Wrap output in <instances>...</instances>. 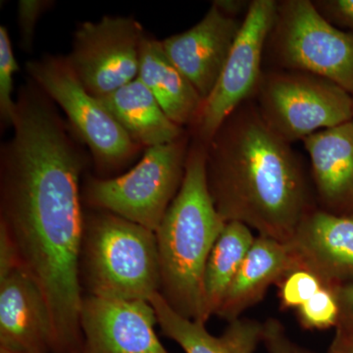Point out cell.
Here are the masks:
<instances>
[{"label":"cell","mask_w":353,"mask_h":353,"mask_svg":"<svg viewBox=\"0 0 353 353\" xmlns=\"http://www.w3.org/2000/svg\"><path fill=\"white\" fill-rule=\"evenodd\" d=\"M0 353H16V352H6V350H0Z\"/></svg>","instance_id":"obj_31"},{"label":"cell","mask_w":353,"mask_h":353,"mask_svg":"<svg viewBox=\"0 0 353 353\" xmlns=\"http://www.w3.org/2000/svg\"><path fill=\"white\" fill-rule=\"evenodd\" d=\"M296 269L287 243L257 234L216 316L228 323L238 319L264 299L272 285Z\"/></svg>","instance_id":"obj_16"},{"label":"cell","mask_w":353,"mask_h":353,"mask_svg":"<svg viewBox=\"0 0 353 353\" xmlns=\"http://www.w3.org/2000/svg\"><path fill=\"white\" fill-rule=\"evenodd\" d=\"M82 353H170L155 333L150 301L83 296L80 313Z\"/></svg>","instance_id":"obj_11"},{"label":"cell","mask_w":353,"mask_h":353,"mask_svg":"<svg viewBox=\"0 0 353 353\" xmlns=\"http://www.w3.org/2000/svg\"><path fill=\"white\" fill-rule=\"evenodd\" d=\"M299 269L328 287L353 281V217L316 208L304 216L288 241Z\"/></svg>","instance_id":"obj_13"},{"label":"cell","mask_w":353,"mask_h":353,"mask_svg":"<svg viewBox=\"0 0 353 353\" xmlns=\"http://www.w3.org/2000/svg\"><path fill=\"white\" fill-rule=\"evenodd\" d=\"M263 343L267 353H315L290 339L282 322L270 318L263 323Z\"/></svg>","instance_id":"obj_25"},{"label":"cell","mask_w":353,"mask_h":353,"mask_svg":"<svg viewBox=\"0 0 353 353\" xmlns=\"http://www.w3.org/2000/svg\"><path fill=\"white\" fill-rule=\"evenodd\" d=\"M328 353H353V332L336 328Z\"/></svg>","instance_id":"obj_29"},{"label":"cell","mask_w":353,"mask_h":353,"mask_svg":"<svg viewBox=\"0 0 353 353\" xmlns=\"http://www.w3.org/2000/svg\"><path fill=\"white\" fill-rule=\"evenodd\" d=\"M253 99L267 126L290 143L353 119V95L305 72L263 71Z\"/></svg>","instance_id":"obj_7"},{"label":"cell","mask_w":353,"mask_h":353,"mask_svg":"<svg viewBox=\"0 0 353 353\" xmlns=\"http://www.w3.org/2000/svg\"><path fill=\"white\" fill-rule=\"evenodd\" d=\"M278 1L253 0L243 17L217 83L203 101L192 127L194 138L208 145L225 120L259 88L267 39L277 12Z\"/></svg>","instance_id":"obj_9"},{"label":"cell","mask_w":353,"mask_h":353,"mask_svg":"<svg viewBox=\"0 0 353 353\" xmlns=\"http://www.w3.org/2000/svg\"><path fill=\"white\" fill-rule=\"evenodd\" d=\"M243 21L212 4L194 27L161 41L172 63L189 79L203 101L219 80Z\"/></svg>","instance_id":"obj_12"},{"label":"cell","mask_w":353,"mask_h":353,"mask_svg":"<svg viewBox=\"0 0 353 353\" xmlns=\"http://www.w3.org/2000/svg\"><path fill=\"white\" fill-rule=\"evenodd\" d=\"M30 79L63 110L77 137L90 148L101 172L131 161L139 145L97 97L83 88L66 57H46L26 63Z\"/></svg>","instance_id":"obj_8"},{"label":"cell","mask_w":353,"mask_h":353,"mask_svg":"<svg viewBox=\"0 0 353 353\" xmlns=\"http://www.w3.org/2000/svg\"><path fill=\"white\" fill-rule=\"evenodd\" d=\"M52 326L41 290L19 268L0 281V350L51 353Z\"/></svg>","instance_id":"obj_14"},{"label":"cell","mask_w":353,"mask_h":353,"mask_svg":"<svg viewBox=\"0 0 353 353\" xmlns=\"http://www.w3.org/2000/svg\"><path fill=\"white\" fill-rule=\"evenodd\" d=\"M145 34L134 18L105 16L80 25L66 58L83 88L101 99L138 78Z\"/></svg>","instance_id":"obj_10"},{"label":"cell","mask_w":353,"mask_h":353,"mask_svg":"<svg viewBox=\"0 0 353 353\" xmlns=\"http://www.w3.org/2000/svg\"><path fill=\"white\" fill-rule=\"evenodd\" d=\"M318 208L353 217V119L303 139Z\"/></svg>","instance_id":"obj_15"},{"label":"cell","mask_w":353,"mask_h":353,"mask_svg":"<svg viewBox=\"0 0 353 353\" xmlns=\"http://www.w3.org/2000/svg\"><path fill=\"white\" fill-rule=\"evenodd\" d=\"M19 70L6 27H0V118L4 126H12L16 116L13 99L14 74Z\"/></svg>","instance_id":"obj_22"},{"label":"cell","mask_w":353,"mask_h":353,"mask_svg":"<svg viewBox=\"0 0 353 353\" xmlns=\"http://www.w3.org/2000/svg\"><path fill=\"white\" fill-rule=\"evenodd\" d=\"M92 296L150 301L160 292L157 234L99 211L85 221L82 255Z\"/></svg>","instance_id":"obj_4"},{"label":"cell","mask_w":353,"mask_h":353,"mask_svg":"<svg viewBox=\"0 0 353 353\" xmlns=\"http://www.w3.org/2000/svg\"><path fill=\"white\" fill-rule=\"evenodd\" d=\"M50 6L51 1L46 0H21L18 3L21 46L27 52L32 50L39 17Z\"/></svg>","instance_id":"obj_24"},{"label":"cell","mask_w":353,"mask_h":353,"mask_svg":"<svg viewBox=\"0 0 353 353\" xmlns=\"http://www.w3.org/2000/svg\"><path fill=\"white\" fill-rule=\"evenodd\" d=\"M324 285L311 272L303 269L290 272L277 285L281 309L289 310L301 307Z\"/></svg>","instance_id":"obj_23"},{"label":"cell","mask_w":353,"mask_h":353,"mask_svg":"<svg viewBox=\"0 0 353 353\" xmlns=\"http://www.w3.org/2000/svg\"><path fill=\"white\" fill-rule=\"evenodd\" d=\"M333 288L340 306V320L336 328L353 332V281Z\"/></svg>","instance_id":"obj_28"},{"label":"cell","mask_w":353,"mask_h":353,"mask_svg":"<svg viewBox=\"0 0 353 353\" xmlns=\"http://www.w3.org/2000/svg\"><path fill=\"white\" fill-rule=\"evenodd\" d=\"M265 50L281 70L322 77L353 95V31H343L310 0L278 1Z\"/></svg>","instance_id":"obj_5"},{"label":"cell","mask_w":353,"mask_h":353,"mask_svg":"<svg viewBox=\"0 0 353 353\" xmlns=\"http://www.w3.org/2000/svg\"><path fill=\"white\" fill-rule=\"evenodd\" d=\"M80 143L61 117L34 112L17 120L0 150V225L48 304L51 353H81L83 345Z\"/></svg>","instance_id":"obj_1"},{"label":"cell","mask_w":353,"mask_h":353,"mask_svg":"<svg viewBox=\"0 0 353 353\" xmlns=\"http://www.w3.org/2000/svg\"><path fill=\"white\" fill-rule=\"evenodd\" d=\"M138 78L154 95L172 122L192 126L203 99L165 53L161 41L145 34L139 51Z\"/></svg>","instance_id":"obj_18"},{"label":"cell","mask_w":353,"mask_h":353,"mask_svg":"<svg viewBox=\"0 0 353 353\" xmlns=\"http://www.w3.org/2000/svg\"><path fill=\"white\" fill-rule=\"evenodd\" d=\"M299 324L305 330L336 328L340 306L333 287L324 285L310 299L296 309Z\"/></svg>","instance_id":"obj_21"},{"label":"cell","mask_w":353,"mask_h":353,"mask_svg":"<svg viewBox=\"0 0 353 353\" xmlns=\"http://www.w3.org/2000/svg\"><path fill=\"white\" fill-rule=\"evenodd\" d=\"M189 146L185 136L166 145L150 146L124 175L88 179L85 201L157 232L182 185Z\"/></svg>","instance_id":"obj_6"},{"label":"cell","mask_w":353,"mask_h":353,"mask_svg":"<svg viewBox=\"0 0 353 353\" xmlns=\"http://www.w3.org/2000/svg\"><path fill=\"white\" fill-rule=\"evenodd\" d=\"M157 323L165 336L175 341L185 353H255L263 341V323L240 317L229 322L219 336L205 324L187 319L176 312L159 292L150 297Z\"/></svg>","instance_id":"obj_17"},{"label":"cell","mask_w":353,"mask_h":353,"mask_svg":"<svg viewBox=\"0 0 353 353\" xmlns=\"http://www.w3.org/2000/svg\"><path fill=\"white\" fill-rule=\"evenodd\" d=\"M97 99L139 145H166L185 136L139 78Z\"/></svg>","instance_id":"obj_19"},{"label":"cell","mask_w":353,"mask_h":353,"mask_svg":"<svg viewBox=\"0 0 353 353\" xmlns=\"http://www.w3.org/2000/svg\"><path fill=\"white\" fill-rule=\"evenodd\" d=\"M205 148L209 192L225 222L288 243L318 208L303 162L267 126L253 99L223 122Z\"/></svg>","instance_id":"obj_2"},{"label":"cell","mask_w":353,"mask_h":353,"mask_svg":"<svg viewBox=\"0 0 353 353\" xmlns=\"http://www.w3.org/2000/svg\"><path fill=\"white\" fill-rule=\"evenodd\" d=\"M19 268L17 250L6 228L0 225V281Z\"/></svg>","instance_id":"obj_27"},{"label":"cell","mask_w":353,"mask_h":353,"mask_svg":"<svg viewBox=\"0 0 353 353\" xmlns=\"http://www.w3.org/2000/svg\"><path fill=\"white\" fill-rule=\"evenodd\" d=\"M254 240L250 227L229 222L216 241L203 276L204 306L208 320L217 313Z\"/></svg>","instance_id":"obj_20"},{"label":"cell","mask_w":353,"mask_h":353,"mask_svg":"<svg viewBox=\"0 0 353 353\" xmlns=\"http://www.w3.org/2000/svg\"><path fill=\"white\" fill-rule=\"evenodd\" d=\"M226 224L209 192L205 145L194 138L189 146L181 189L155 232L159 294L187 319L203 324L208 321L204 306V270Z\"/></svg>","instance_id":"obj_3"},{"label":"cell","mask_w":353,"mask_h":353,"mask_svg":"<svg viewBox=\"0 0 353 353\" xmlns=\"http://www.w3.org/2000/svg\"><path fill=\"white\" fill-rule=\"evenodd\" d=\"M314 4L332 24L353 31V0H322L315 1Z\"/></svg>","instance_id":"obj_26"},{"label":"cell","mask_w":353,"mask_h":353,"mask_svg":"<svg viewBox=\"0 0 353 353\" xmlns=\"http://www.w3.org/2000/svg\"><path fill=\"white\" fill-rule=\"evenodd\" d=\"M213 4H215L221 11H223L227 15L232 16V17H236L239 13L248 12V8H250V2L248 1H234V0H220V1H214Z\"/></svg>","instance_id":"obj_30"}]
</instances>
